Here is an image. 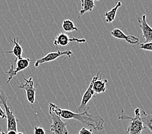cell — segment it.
<instances>
[{"mask_svg":"<svg viewBox=\"0 0 152 134\" xmlns=\"http://www.w3.org/2000/svg\"><path fill=\"white\" fill-rule=\"evenodd\" d=\"M31 62V60L29 58H23V57H21L20 59L16 58L14 61V63L16 64V68L14 67V64H12L10 69L5 72V73L9 75L7 84H9L14 76H16L20 72L25 70L29 67Z\"/></svg>","mask_w":152,"mask_h":134,"instance_id":"5","label":"cell"},{"mask_svg":"<svg viewBox=\"0 0 152 134\" xmlns=\"http://www.w3.org/2000/svg\"><path fill=\"white\" fill-rule=\"evenodd\" d=\"M140 111V110L139 108H137L134 111L135 115L133 117H130L126 114L124 109H122L121 114L118 116V119H120V120L128 119L129 120L128 130L126 131L127 134H142L143 130H145L143 123L141 121Z\"/></svg>","mask_w":152,"mask_h":134,"instance_id":"2","label":"cell"},{"mask_svg":"<svg viewBox=\"0 0 152 134\" xmlns=\"http://www.w3.org/2000/svg\"><path fill=\"white\" fill-rule=\"evenodd\" d=\"M111 35L115 38L125 40L126 42L131 45H137L139 42V38H137L134 35H126L121 30L118 29V28H114L111 32Z\"/></svg>","mask_w":152,"mask_h":134,"instance_id":"11","label":"cell"},{"mask_svg":"<svg viewBox=\"0 0 152 134\" xmlns=\"http://www.w3.org/2000/svg\"><path fill=\"white\" fill-rule=\"evenodd\" d=\"M7 100H8V97L0 86V101L5 108V113L7 121V131L14 130L17 132V125L18 122V119L10 110V108L7 104Z\"/></svg>","mask_w":152,"mask_h":134,"instance_id":"3","label":"cell"},{"mask_svg":"<svg viewBox=\"0 0 152 134\" xmlns=\"http://www.w3.org/2000/svg\"><path fill=\"white\" fill-rule=\"evenodd\" d=\"M78 134H94L92 129H88L85 127L80 130Z\"/></svg>","mask_w":152,"mask_h":134,"instance_id":"20","label":"cell"},{"mask_svg":"<svg viewBox=\"0 0 152 134\" xmlns=\"http://www.w3.org/2000/svg\"><path fill=\"white\" fill-rule=\"evenodd\" d=\"M34 134H45V130L42 127L39 126H34Z\"/></svg>","mask_w":152,"mask_h":134,"instance_id":"19","label":"cell"},{"mask_svg":"<svg viewBox=\"0 0 152 134\" xmlns=\"http://www.w3.org/2000/svg\"><path fill=\"white\" fill-rule=\"evenodd\" d=\"M139 48L144 50H147V51L151 52L152 51V42L149 43H144L140 44Z\"/></svg>","mask_w":152,"mask_h":134,"instance_id":"18","label":"cell"},{"mask_svg":"<svg viewBox=\"0 0 152 134\" xmlns=\"http://www.w3.org/2000/svg\"><path fill=\"white\" fill-rule=\"evenodd\" d=\"M100 74V72H99L95 77L92 79L91 82H90L88 89L86 90V92H84V95H83L82 97L80 104L79 106L77 108V111L78 112H83L89 109V107L88 106V104L89 102V101L92 99V97L94 96V95H95V93H94L92 90V86L93 84V82L95 81V79Z\"/></svg>","mask_w":152,"mask_h":134,"instance_id":"6","label":"cell"},{"mask_svg":"<svg viewBox=\"0 0 152 134\" xmlns=\"http://www.w3.org/2000/svg\"><path fill=\"white\" fill-rule=\"evenodd\" d=\"M10 41L13 43L14 47L12 50L10 51L6 52V54H13L16 56L17 59H20L22 57V53H23V49L22 46H21L20 43L18 40H16L15 38L10 39Z\"/></svg>","mask_w":152,"mask_h":134,"instance_id":"14","label":"cell"},{"mask_svg":"<svg viewBox=\"0 0 152 134\" xmlns=\"http://www.w3.org/2000/svg\"><path fill=\"white\" fill-rule=\"evenodd\" d=\"M139 27L142 32V37L145 39V43L152 42V29L146 21V14L137 18Z\"/></svg>","mask_w":152,"mask_h":134,"instance_id":"10","label":"cell"},{"mask_svg":"<svg viewBox=\"0 0 152 134\" xmlns=\"http://www.w3.org/2000/svg\"><path fill=\"white\" fill-rule=\"evenodd\" d=\"M49 109L55 112L61 119H75L97 131H101L104 129V120L102 117L90 114L88 113V110L75 113L71 110L61 108L53 103H49Z\"/></svg>","mask_w":152,"mask_h":134,"instance_id":"1","label":"cell"},{"mask_svg":"<svg viewBox=\"0 0 152 134\" xmlns=\"http://www.w3.org/2000/svg\"><path fill=\"white\" fill-rule=\"evenodd\" d=\"M100 74L98 76L97 78L93 82L92 86V90L95 94H100L106 92V84L107 79H102L100 78Z\"/></svg>","mask_w":152,"mask_h":134,"instance_id":"12","label":"cell"},{"mask_svg":"<svg viewBox=\"0 0 152 134\" xmlns=\"http://www.w3.org/2000/svg\"><path fill=\"white\" fill-rule=\"evenodd\" d=\"M72 54H73V52L69 50H64V51H61V50H58L56 52H50L47 54L44 57H43L42 58L36 61V62L34 63V67L36 68H38L39 65L42 64L49 63L51 62V61H55L56 59L58 58V57L63 56H66L67 57H70Z\"/></svg>","mask_w":152,"mask_h":134,"instance_id":"7","label":"cell"},{"mask_svg":"<svg viewBox=\"0 0 152 134\" xmlns=\"http://www.w3.org/2000/svg\"><path fill=\"white\" fill-rule=\"evenodd\" d=\"M62 28L67 32H72L77 31L78 28L75 26L73 21L70 20H65L62 23Z\"/></svg>","mask_w":152,"mask_h":134,"instance_id":"17","label":"cell"},{"mask_svg":"<svg viewBox=\"0 0 152 134\" xmlns=\"http://www.w3.org/2000/svg\"><path fill=\"white\" fill-rule=\"evenodd\" d=\"M5 118H6V115L5 113V111L2 109L1 106H0V119H4Z\"/></svg>","mask_w":152,"mask_h":134,"instance_id":"21","label":"cell"},{"mask_svg":"<svg viewBox=\"0 0 152 134\" xmlns=\"http://www.w3.org/2000/svg\"><path fill=\"white\" fill-rule=\"evenodd\" d=\"M0 134H7V133H5V132L1 131V130H0Z\"/></svg>","mask_w":152,"mask_h":134,"instance_id":"23","label":"cell"},{"mask_svg":"<svg viewBox=\"0 0 152 134\" xmlns=\"http://www.w3.org/2000/svg\"><path fill=\"white\" fill-rule=\"evenodd\" d=\"M49 113L52 119V124L50 126V130L53 134H69L67 129V122H64L55 112L49 108Z\"/></svg>","mask_w":152,"mask_h":134,"instance_id":"4","label":"cell"},{"mask_svg":"<svg viewBox=\"0 0 152 134\" xmlns=\"http://www.w3.org/2000/svg\"><path fill=\"white\" fill-rule=\"evenodd\" d=\"M140 116L145 129H148L150 132H151L152 115L151 114H148L144 110H140Z\"/></svg>","mask_w":152,"mask_h":134,"instance_id":"15","label":"cell"},{"mask_svg":"<svg viewBox=\"0 0 152 134\" xmlns=\"http://www.w3.org/2000/svg\"><path fill=\"white\" fill-rule=\"evenodd\" d=\"M122 6L121 1H118L116 5L111 9L109 11L105 12L104 14V22L107 23H112L114 21L115 18L116 17V14H117V10Z\"/></svg>","mask_w":152,"mask_h":134,"instance_id":"13","label":"cell"},{"mask_svg":"<svg viewBox=\"0 0 152 134\" xmlns=\"http://www.w3.org/2000/svg\"><path fill=\"white\" fill-rule=\"evenodd\" d=\"M95 2L93 0H84L82 3V9L80 10L78 18L86 12H91L95 8Z\"/></svg>","mask_w":152,"mask_h":134,"instance_id":"16","label":"cell"},{"mask_svg":"<svg viewBox=\"0 0 152 134\" xmlns=\"http://www.w3.org/2000/svg\"><path fill=\"white\" fill-rule=\"evenodd\" d=\"M23 80L25 81V83L21 84L19 88L25 90L26 92L28 102L31 104L33 105L36 103V88L34 86V81L31 77L28 79L23 78Z\"/></svg>","mask_w":152,"mask_h":134,"instance_id":"8","label":"cell"},{"mask_svg":"<svg viewBox=\"0 0 152 134\" xmlns=\"http://www.w3.org/2000/svg\"><path fill=\"white\" fill-rule=\"evenodd\" d=\"M83 1H84V0H80V2H81V4L83 3Z\"/></svg>","mask_w":152,"mask_h":134,"instance_id":"25","label":"cell"},{"mask_svg":"<svg viewBox=\"0 0 152 134\" xmlns=\"http://www.w3.org/2000/svg\"><path fill=\"white\" fill-rule=\"evenodd\" d=\"M17 132L14 131V130H10V131H7V134H16Z\"/></svg>","mask_w":152,"mask_h":134,"instance_id":"22","label":"cell"},{"mask_svg":"<svg viewBox=\"0 0 152 134\" xmlns=\"http://www.w3.org/2000/svg\"><path fill=\"white\" fill-rule=\"evenodd\" d=\"M93 1H100V0H93Z\"/></svg>","mask_w":152,"mask_h":134,"instance_id":"26","label":"cell"},{"mask_svg":"<svg viewBox=\"0 0 152 134\" xmlns=\"http://www.w3.org/2000/svg\"><path fill=\"white\" fill-rule=\"evenodd\" d=\"M71 42H77L79 43H84L86 42V39L82 38H70L69 36L65 33H60L57 34L55 40L53 41V44L55 46H66L69 43Z\"/></svg>","mask_w":152,"mask_h":134,"instance_id":"9","label":"cell"},{"mask_svg":"<svg viewBox=\"0 0 152 134\" xmlns=\"http://www.w3.org/2000/svg\"><path fill=\"white\" fill-rule=\"evenodd\" d=\"M16 134H24V133H22V132H17Z\"/></svg>","mask_w":152,"mask_h":134,"instance_id":"24","label":"cell"}]
</instances>
